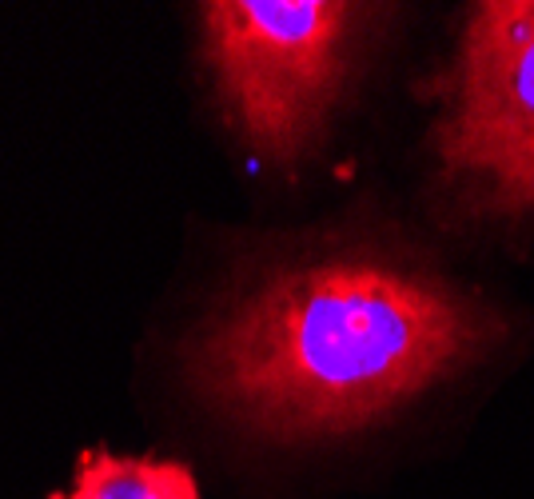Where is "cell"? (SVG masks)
<instances>
[{
	"mask_svg": "<svg viewBox=\"0 0 534 499\" xmlns=\"http://www.w3.org/2000/svg\"><path fill=\"white\" fill-rule=\"evenodd\" d=\"M487 340V316L375 256L283 268L196 344L200 392L275 440L355 432L407 404Z\"/></svg>",
	"mask_w": 534,
	"mask_h": 499,
	"instance_id": "1",
	"label": "cell"
},
{
	"mask_svg": "<svg viewBox=\"0 0 534 499\" xmlns=\"http://www.w3.org/2000/svg\"><path fill=\"white\" fill-rule=\"evenodd\" d=\"M367 8L331 0H212L204 56L236 132L275 164L315 140L351 64Z\"/></svg>",
	"mask_w": 534,
	"mask_h": 499,
	"instance_id": "2",
	"label": "cell"
},
{
	"mask_svg": "<svg viewBox=\"0 0 534 499\" xmlns=\"http://www.w3.org/2000/svg\"><path fill=\"white\" fill-rule=\"evenodd\" d=\"M439 156L487 212H534V0H495L471 12Z\"/></svg>",
	"mask_w": 534,
	"mask_h": 499,
	"instance_id": "3",
	"label": "cell"
},
{
	"mask_svg": "<svg viewBox=\"0 0 534 499\" xmlns=\"http://www.w3.org/2000/svg\"><path fill=\"white\" fill-rule=\"evenodd\" d=\"M52 499H200V484L180 460L84 452L72 484Z\"/></svg>",
	"mask_w": 534,
	"mask_h": 499,
	"instance_id": "4",
	"label": "cell"
}]
</instances>
